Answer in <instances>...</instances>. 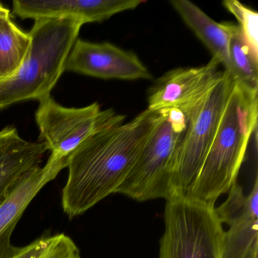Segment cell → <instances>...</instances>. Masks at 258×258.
I'll return each instance as SVG.
<instances>
[{
    "label": "cell",
    "instance_id": "17",
    "mask_svg": "<svg viewBox=\"0 0 258 258\" xmlns=\"http://www.w3.org/2000/svg\"><path fill=\"white\" fill-rule=\"evenodd\" d=\"M12 258H81L75 241L64 233L46 234L34 240Z\"/></svg>",
    "mask_w": 258,
    "mask_h": 258
},
{
    "label": "cell",
    "instance_id": "19",
    "mask_svg": "<svg viewBox=\"0 0 258 258\" xmlns=\"http://www.w3.org/2000/svg\"><path fill=\"white\" fill-rule=\"evenodd\" d=\"M8 12H10V10H7V8H5V7H4V6L0 4V15L4 14V13H8Z\"/></svg>",
    "mask_w": 258,
    "mask_h": 258
},
{
    "label": "cell",
    "instance_id": "1",
    "mask_svg": "<svg viewBox=\"0 0 258 258\" xmlns=\"http://www.w3.org/2000/svg\"><path fill=\"white\" fill-rule=\"evenodd\" d=\"M156 114L147 108L128 123L96 133L71 154L61 196L63 210L70 218L116 193L141 152Z\"/></svg>",
    "mask_w": 258,
    "mask_h": 258
},
{
    "label": "cell",
    "instance_id": "7",
    "mask_svg": "<svg viewBox=\"0 0 258 258\" xmlns=\"http://www.w3.org/2000/svg\"><path fill=\"white\" fill-rule=\"evenodd\" d=\"M36 122L40 142L50 151V156L66 160L87 139L96 133L124 123L125 116L114 110H102L95 102L83 108H67L49 96L40 101Z\"/></svg>",
    "mask_w": 258,
    "mask_h": 258
},
{
    "label": "cell",
    "instance_id": "2",
    "mask_svg": "<svg viewBox=\"0 0 258 258\" xmlns=\"http://www.w3.org/2000/svg\"><path fill=\"white\" fill-rule=\"evenodd\" d=\"M257 96L234 82L217 134L187 196L215 205L236 183L250 138L257 131Z\"/></svg>",
    "mask_w": 258,
    "mask_h": 258
},
{
    "label": "cell",
    "instance_id": "6",
    "mask_svg": "<svg viewBox=\"0 0 258 258\" xmlns=\"http://www.w3.org/2000/svg\"><path fill=\"white\" fill-rule=\"evenodd\" d=\"M234 82L226 72L200 109L188 120L173 152L168 198L187 196L191 190L217 134Z\"/></svg>",
    "mask_w": 258,
    "mask_h": 258
},
{
    "label": "cell",
    "instance_id": "15",
    "mask_svg": "<svg viewBox=\"0 0 258 258\" xmlns=\"http://www.w3.org/2000/svg\"><path fill=\"white\" fill-rule=\"evenodd\" d=\"M31 42L29 34L12 21L10 12L0 15V81L17 73L28 55Z\"/></svg>",
    "mask_w": 258,
    "mask_h": 258
},
{
    "label": "cell",
    "instance_id": "18",
    "mask_svg": "<svg viewBox=\"0 0 258 258\" xmlns=\"http://www.w3.org/2000/svg\"><path fill=\"white\" fill-rule=\"evenodd\" d=\"M223 4L235 16L244 40L253 53L258 57L257 12L237 0H226Z\"/></svg>",
    "mask_w": 258,
    "mask_h": 258
},
{
    "label": "cell",
    "instance_id": "10",
    "mask_svg": "<svg viewBox=\"0 0 258 258\" xmlns=\"http://www.w3.org/2000/svg\"><path fill=\"white\" fill-rule=\"evenodd\" d=\"M66 71L104 80H150L152 75L134 52L107 43L75 42Z\"/></svg>",
    "mask_w": 258,
    "mask_h": 258
},
{
    "label": "cell",
    "instance_id": "14",
    "mask_svg": "<svg viewBox=\"0 0 258 258\" xmlns=\"http://www.w3.org/2000/svg\"><path fill=\"white\" fill-rule=\"evenodd\" d=\"M170 4L185 25L211 52L213 59L223 66V70L231 76L229 43L234 24L215 22L188 0H172Z\"/></svg>",
    "mask_w": 258,
    "mask_h": 258
},
{
    "label": "cell",
    "instance_id": "3",
    "mask_svg": "<svg viewBox=\"0 0 258 258\" xmlns=\"http://www.w3.org/2000/svg\"><path fill=\"white\" fill-rule=\"evenodd\" d=\"M84 23L73 17L34 20L31 46L16 75L0 81V109L22 101L51 96L66 71L68 57Z\"/></svg>",
    "mask_w": 258,
    "mask_h": 258
},
{
    "label": "cell",
    "instance_id": "11",
    "mask_svg": "<svg viewBox=\"0 0 258 258\" xmlns=\"http://www.w3.org/2000/svg\"><path fill=\"white\" fill-rule=\"evenodd\" d=\"M144 3L143 0H14L13 6V13L22 19L73 17L85 25L108 20Z\"/></svg>",
    "mask_w": 258,
    "mask_h": 258
},
{
    "label": "cell",
    "instance_id": "12",
    "mask_svg": "<svg viewBox=\"0 0 258 258\" xmlns=\"http://www.w3.org/2000/svg\"><path fill=\"white\" fill-rule=\"evenodd\" d=\"M66 166L67 161L49 156L44 166L28 173L0 205V258H12L20 250L11 243L16 225L31 201Z\"/></svg>",
    "mask_w": 258,
    "mask_h": 258
},
{
    "label": "cell",
    "instance_id": "4",
    "mask_svg": "<svg viewBox=\"0 0 258 258\" xmlns=\"http://www.w3.org/2000/svg\"><path fill=\"white\" fill-rule=\"evenodd\" d=\"M164 217L158 258H223L225 230L214 205L171 196Z\"/></svg>",
    "mask_w": 258,
    "mask_h": 258
},
{
    "label": "cell",
    "instance_id": "5",
    "mask_svg": "<svg viewBox=\"0 0 258 258\" xmlns=\"http://www.w3.org/2000/svg\"><path fill=\"white\" fill-rule=\"evenodd\" d=\"M156 112L141 152L116 191L138 202L170 196L173 152L188 123L178 110Z\"/></svg>",
    "mask_w": 258,
    "mask_h": 258
},
{
    "label": "cell",
    "instance_id": "13",
    "mask_svg": "<svg viewBox=\"0 0 258 258\" xmlns=\"http://www.w3.org/2000/svg\"><path fill=\"white\" fill-rule=\"evenodd\" d=\"M47 151L44 143L24 140L16 128L0 131V205L28 173L41 166Z\"/></svg>",
    "mask_w": 258,
    "mask_h": 258
},
{
    "label": "cell",
    "instance_id": "8",
    "mask_svg": "<svg viewBox=\"0 0 258 258\" xmlns=\"http://www.w3.org/2000/svg\"><path fill=\"white\" fill-rule=\"evenodd\" d=\"M211 58L199 67H181L166 72L154 83L148 94V109H176L187 121L200 109L226 72Z\"/></svg>",
    "mask_w": 258,
    "mask_h": 258
},
{
    "label": "cell",
    "instance_id": "16",
    "mask_svg": "<svg viewBox=\"0 0 258 258\" xmlns=\"http://www.w3.org/2000/svg\"><path fill=\"white\" fill-rule=\"evenodd\" d=\"M229 58L232 79L247 91L258 94V57L253 53L235 24L229 43Z\"/></svg>",
    "mask_w": 258,
    "mask_h": 258
},
{
    "label": "cell",
    "instance_id": "9",
    "mask_svg": "<svg viewBox=\"0 0 258 258\" xmlns=\"http://www.w3.org/2000/svg\"><path fill=\"white\" fill-rule=\"evenodd\" d=\"M215 212L222 224L229 226L225 231L223 258H257V177L248 194L234 184Z\"/></svg>",
    "mask_w": 258,
    "mask_h": 258
}]
</instances>
